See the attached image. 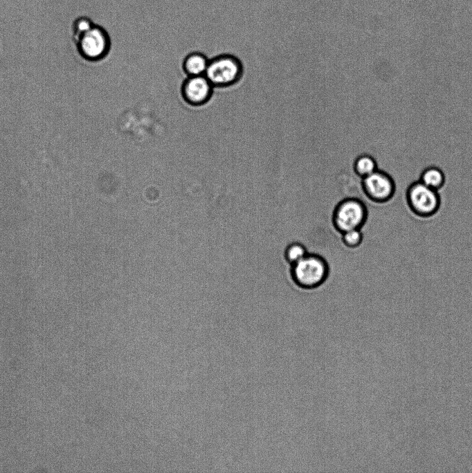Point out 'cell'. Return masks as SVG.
<instances>
[{"mask_svg": "<svg viewBox=\"0 0 472 473\" xmlns=\"http://www.w3.org/2000/svg\"><path fill=\"white\" fill-rule=\"evenodd\" d=\"M406 200L410 211L421 220L435 216L441 206L439 191L428 187L419 180L412 182L408 186Z\"/></svg>", "mask_w": 472, "mask_h": 473, "instance_id": "3", "label": "cell"}, {"mask_svg": "<svg viewBox=\"0 0 472 473\" xmlns=\"http://www.w3.org/2000/svg\"><path fill=\"white\" fill-rule=\"evenodd\" d=\"M361 188L365 197L376 205L389 202L397 191L394 178L379 168L361 179Z\"/></svg>", "mask_w": 472, "mask_h": 473, "instance_id": "5", "label": "cell"}, {"mask_svg": "<svg viewBox=\"0 0 472 473\" xmlns=\"http://www.w3.org/2000/svg\"><path fill=\"white\" fill-rule=\"evenodd\" d=\"M306 247L300 242L289 244L284 250V258L291 265L298 262L308 254Z\"/></svg>", "mask_w": 472, "mask_h": 473, "instance_id": "11", "label": "cell"}, {"mask_svg": "<svg viewBox=\"0 0 472 473\" xmlns=\"http://www.w3.org/2000/svg\"><path fill=\"white\" fill-rule=\"evenodd\" d=\"M329 266L325 259L316 253H308L298 262L291 265L293 282L302 289H314L327 280Z\"/></svg>", "mask_w": 472, "mask_h": 473, "instance_id": "1", "label": "cell"}, {"mask_svg": "<svg viewBox=\"0 0 472 473\" xmlns=\"http://www.w3.org/2000/svg\"><path fill=\"white\" fill-rule=\"evenodd\" d=\"M209 59L198 51L188 54L183 59L182 68L187 76L205 75Z\"/></svg>", "mask_w": 472, "mask_h": 473, "instance_id": "8", "label": "cell"}, {"mask_svg": "<svg viewBox=\"0 0 472 473\" xmlns=\"http://www.w3.org/2000/svg\"><path fill=\"white\" fill-rule=\"evenodd\" d=\"M214 88L205 75L188 76L181 84V94L187 104L199 107L210 100Z\"/></svg>", "mask_w": 472, "mask_h": 473, "instance_id": "7", "label": "cell"}, {"mask_svg": "<svg viewBox=\"0 0 472 473\" xmlns=\"http://www.w3.org/2000/svg\"><path fill=\"white\" fill-rule=\"evenodd\" d=\"M243 73L242 61L234 55L224 53L209 60L205 76L214 87L224 88L237 83Z\"/></svg>", "mask_w": 472, "mask_h": 473, "instance_id": "2", "label": "cell"}, {"mask_svg": "<svg viewBox=\"0 0 472 473\" xmlns=\"http://www.w3.org/2000/svg\"><path fill=\"white\" fill-rule=\"evenodd\" d=\"M354 172L361 179L368 176L378 169L375 159L367 154L358 156L353 163Z\"/></svg>", "mask_w": 472, "mask_h": 473, "instance_id": "10", "label": "cell"}, {"mask_svg": "<svg viewBox=\"0 0 472 473\" xmlns=\"http://www.w3.org/2000/svg\"><path fill=\"white\" fill-rule=\"evenodd\" d=\"M342 234V241L345 246L350 249L359 247L363 240V234L360 229L346 231Z\"/></svg>", "mask_w": 472, "mask_h": 473, "instance_id": "12", "label": "cell"}, {"mask_svg": "<svg viewBox=\"0 0 472 473\" xmlns=\"http://www.w3.org/2000/svg\"><path fill=\"white\" fill-rule=\"evenodd\" d=\"M418 180L428 187L441 191L446 185V176L444 172L437 166H428L420 173Z\"/></svg>", "mask_w": 472, "mask_h": 473, "instance_id": "9", "label": "cell"}, {"mask_svg": "<svg viewBox=\"0 0 472 473\" xmlns=\"http://www.w3.org/2000/svg\"><path fill=\"white\" fill-rule=\"evenodd\" d=\"M78 44L80 52L85 58L99 60L109 52L111 39L104 28L94 25L78 38Z\"/></svg>", "mask_w": 472, "mask_h": 473, "instance_id": "6", "label": "cell"}, {"mask_svg": "<svg viewBox=\"0 0 472 473\" xmlns=\"http://www.w3.org/2000/svg\"><path fill=\"white\" fill-rule=\"evenodd\" d=\"M95 24L87 17H83L78 19L75 22L74 29L77 37L89 30Z\"/></svg>", "mask_w": 472, "mask_h": 473, "instance_id": "13", "label": "cell"}, {"mask_svg": "<svg viewBox=\"0 0 472 473\" xmlns=\"http://www.w3.org/2000/svg\"><path fill=\"white\" fill-rule=\"evenodd\" d=\"M368 209L365 204L355 197L341 201L332 213V224L341 233L354 229H360L368 218Z\"/></svg>", "mask_w": 472, "mask_h": 473, "instance_id": "4", "label": "cell"}]
</instances>
